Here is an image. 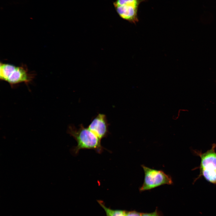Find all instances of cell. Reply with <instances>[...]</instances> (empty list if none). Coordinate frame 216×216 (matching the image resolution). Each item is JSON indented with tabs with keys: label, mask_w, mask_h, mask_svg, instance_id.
<instances>
[{
	"label": "cell",
	"mask_w": 216,
	"mask_h": 216,
	"mask_svg": "<svg viewBox=\"0 0 216 216\" xmlns=\"http://www.w3.org/2000/svg\"><path fill=\"white\" fill-rule=\"evenodd\" d=\"M68 132L77 142V145L72 150L74 154H77L79 151L82 149H93L99 153L103 151L104 148L101 145V140L88 127H85L82 124L80 125L78 128L74 126H70Z\"/></svg>",
	"instance_id": "1"
},
{
	"label": "cell",
	"mask_w": 216,
	"mask_h": 216,
	"mask_svg": "<svg viewBox=\"0 0 216 216\" xmlns=\"http://www.w3.org/2000/svg\"><path fill=\"white\" fill-rule=\"evenodd\" d=\"M33 72H30L24 64L20 66L0 62V79L13 86L21 83L28 84L34 77Z\"/></svg>",
	"instance_id": "2"
},
{
	"label": "cell",
	"mask_w": 216,
	"mask_h": 216,
	"mask_svg": "<svg viewBox=\"0 0 216 216\" xmlns=\"http://www.w3.org/2000/svg\"><path fill=\"white\" fill-rule=\"evenodd\" d=\"M144 173L143 183L139 188L140 191L151 190L160 186L173 184L170 176L161 170L151 168L142 165Z\"/></svg>",
	"instance_id": "3"
},
{
	"label": "cell",
	"mask_w": 216,
	"mask_h": 216,
	"mask_svg": "<svg viewBox=\"0 0 216 216\" xmlns=\"http://www.w3.org/2000/svg\"><path fill=\"white\" fill-rule=\"evenodd\" d=\"M146 0H116L113 4L119 16L123 19L136 24L138 22L139 5Z\"/></svg>",
	"instance_id": "4"
},
{
	"label": "cell",
	"mask_w": 216,
	"mask_h": 216,
	"mask_svg": "<svg viewBox=\"0 0 216 216\" xmlns=\"http://www.w3.org/2000/svg\"><path fill=\"white\" fill-rule=\"evenodd\" d=\"M108 125L106 116L99 113L92 120L88 128L101 140L108 134Z\"/></svg>",
	"instance_id": "5"
},
{
	"label": "cell",
	"mask_w": 216,
	"mask_h": 216,
	"mask_svg": "<svg viewBox=\"0 0 216 216\" xmlns=\"http://www.w3.org/2000/svg\"><path fill=\"white\" fill-rule=\"evenodd\" d=\"M216 144H213L211 148L204 153L195 151V153L200 157L201 163L200 170H205L209 171L216 170Z\"/></svg>",
	"instance_id": "6"
},
{
	"label": "cell",
	"mask_w": 216,
	"mask_h": 216,
	"mask_svg": "<svg viewBox=\"0 0 216 216\" xmlns=\"http://www.w3.org/2000/svg\"><path fill=\"white\" fill-rule=\"evenodd\" d=\"M98 202L104 209L106 216H125L126 211L121 210L111 209L106 207L101 201L98 200Z\"/></svg>",
	"instance_id": "7"
},
{
	"label": "cell",
	"mask_w": 216,
	"mask_h": 216,
	"mask_svg": "<svg viewBox=\"0 0 216 216\" xmlns=\"http://www.w3.org/2000/svg\"><path fill=\"white\" fill-rule=\"evenodd\" d=\"M202 176L209 182L216 184V170L209 171L205 170H200L199 177Z\"/></svg>",
	"instance_id": "8"
},
{
	"label": "cell",
	"mask_w": 216,
	"mask_h": 216,
	"mask_svg": "<svg viewBox=\"0 0 216 216\" xmlns=\"http://www.w3.org/2000/svg\"><path fill=\"white\" fill-rule=\"evenodd\" d=\"M142 214L135 211L126 212L125 216H141Z\"/></svg>",
	"instance_id": "9"
},
{
	"label": "cell",
	"mask_w": 216,
	"mask_h": 216,
	"mask_svg": "<svg viewBox=\"0 0 216 216\" xmlns=\"http://www.w3.org/2000/svg\"><path fill=\"white\" fill-rule=\"evenodd\" d=\"M141 216H160L157 211L151 213L142 214Z\"/></svg>",
	"instance_id": "10"
}]
</instances>
